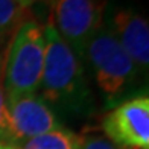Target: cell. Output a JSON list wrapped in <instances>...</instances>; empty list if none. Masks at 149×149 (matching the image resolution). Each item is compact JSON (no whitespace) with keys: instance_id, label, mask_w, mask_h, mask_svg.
Segmentation results:
<instances>
[{"instance_id":"6da1fadb","label":"cell","mask_w":149,"mask_h":149,"mask_svg":"<svg viewBox=\"0 0 149 149\" xmlns=\"http://www.w3.org/2000/svg\"><path fill=\"white\" fill-rule=\"evenodd\" d=\"M44 28L46 55L40 96L47 105L56 107L73 114H88L93 97L84 72V63L70 46L47 23Z\"/></svg>"},{"instance_id":"7a4b0ae2","label":"cell","mask_w":149,"mask_h":149,"mask_svg":"<svg viewBox=\"0 0 149 149\" xmlns=\"http://www.w3.org/2000/svg\"><path fill=\"white\" fill-rule=\"evenodd\" d=\"M46 55L44 28L24 20L12 33L2 73L5 96L38 93Z\"/></svg>"},{"instance_id":"3957f363","label":"cell","mask_w":149,"mask_h":149,"mask_svg":"<svg viewBox=\"0 0 149 149\" xmlns=\"http://www.w3.org/2000/svg\"><path fill=\"white\" fill-rule=\"evenodd\" d=\"M84 61L88 63L97 88L108 105L123 96L139 73L137 65L120 46L107 20L87 44Z\"/></svg>"},{"instance_id":"277c9868","label":"cell","mask_w":149,"mask_h":149,"mask_svg":"<svg viewBox=\"0 0 149 149\" xmlns=\"http://www.w3.org/2000/svg\"><path fill=\"white\" fill-rule=\"evenodd\" d=\"M105 20L104 0H53L49 23L84 63L87 44Z\"/></svg>"},{"instance_id":"5b68a950","label":"cell","mask_w":149,"mask_h":149,"mask_svg":"<svg viewBox=\"0 0 149 149\" xmlns=\"http://www.w3.org/2000/svg\"><path fill=\"white\" fill-rule=\"evenodd\" d=\"M100 128L120 149H149V97L141 94L117 104L102 117Z\"/></svg>"},{"instance_id":"8992f818","label":"cell","mask_w":149,"mask_h":149,"mask_svg":"<svg viewBox=\"0 0 149 149\" xmlns=\"http://www.w3.org/2000/svg\"><path fill=\"white\" fill-rule=\"evenodd\" d=\"M11 125V143L22 145L23 141L61 128L55 111L38 93L5 96Z\"/></svg>"},{"instance_id":"52a82bcc","label":"cell","mask_w":149,"mask_h":149,"mask_svg":"<svg viewBox=\"0 0 149 149\" xmlns=\"http://www.w3.org/2000/svg\"><path fill=\"white\" fill-rule=\"evenodd\" d=\"M107 23L139 72L145 70L146 73L149 67V24L146 17L131 8H120L113 11Z\"/></svg>"},{"instance_id":"ba28073f","label":"cell","mask_w":149,"mask_h":149,"mask_svg":"<svg viewBox=\"0 0 149 149\" xmlns=\"http://www.w3.org/2000/svg\"><path fill=\"white\" fill-rule=\"evenodd\" d=\"M82 137L65 128L41 134L18 145L20 149H81Z\"/></svg>"},{"instance_id":"9c48e42d","label":"cell","mask_w":149,"mask_h":149,"mask_svg":"<svg viewBox=\"0 0 149 149\" xmlns=\"http://www.w3.org/2000/svg\"><path fill=\"white\" fill-rule=\"evenodd\" d=\"M26 9L15 0H0V40L14 33V31L24 22Z\"/></svg>"},{"instance_id":"30bf717a","label":"cell","mask_w":149,"mask_h":149,"mask_svg":"<svg viewBox=\"0 0 149 149\" xmlns=\"http://www.w3.org/2000/svg\"><path fill=\"white\" fill-rule=\"evenodd\" d=\"M0 141L11 143L9 114H8V107H6V97H5L2 81H0Z\"/></svg>"},{"instance_id":"8fae6325","label":"cell","mask_w":149,"mask_h":149,"mask_svg":"<svg viewBox=\"0 0 149 149\" xmlns=\"http://www.w3.org/2000/svg\"><path fill=\"white\" fill-rule=\"evenodd\" d=\"M81 149H120L116 145H113L110 140L104 135H87V137H82V146Z\"/></svg>"},{"instance_id":"7c38bea8","label":"cell","mask_w":149,"mask_h":149,"mask_svg":"<svg viewBox=\"0 0 149 149\" xmlns=\"http://www.w3.org/2000/svg\"><path fill=\"white\" fill-rule=\"evenodd\" d=\"M15 2L22 6V8H24V9H28L29 6H32L33 3H37V0H15Z\"/></svg>"},{"instance_id":"4fadbf2b","label":"cell","mask_w":149,"mask_h":149,"mask_svg":"<svg viewBox=\"0 0 149 149\" xmlns=\"http://www.w3.org/2000/svg\"><path fill=\"white\" fill-rule=\"evenodd\" d=\"M0 149H20L18 146L12 143H6V141H0Z\"/></svg>"},{"instance_id":"5bb4252c","label":"cell","mask_w":149,"mask_h":149,"mask_svg":"<svg viewBox=\"0 0 149 149\" xmlns=\"http://www.w3.org/2000/svg\"><path fill=\"white\" fill-rule=\"evenodd\" d=\"M37 2H38V0H37ZM41 2H44V3H49V5H50V3L53 2V0H41Z\"/></svg>"}]
</instances>
